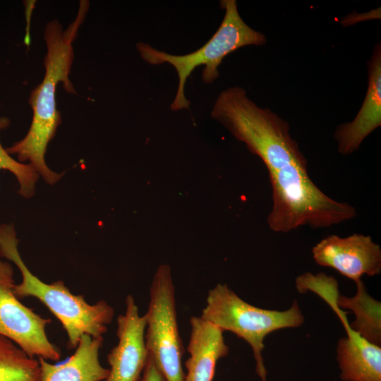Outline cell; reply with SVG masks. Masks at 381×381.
I'll list each match as a JSON object with an SVG mask.
<instances>
[{
  "label": "cell",
  "instance_id": "6da1fadb",
  "mask_svg": "<svg viewBox=\"0 0 381 381\" xmlns=\"http://www.w3.org/2000/svg\"><path fill=\"white\" fill-rule=\"evenodd\" d=\"M222 123L265 164L272 188L270 229L287 233L301 226L329 227L354 218L356 208L324 193L308 175L307 160L289 123L238 93L223 107Z\"/></svg>",
  "mask_w": 381,
  "mask_h": 381
},
{
  "label": "cell",
  "instance_id": "52a82bcc",
  "mask_svg": "<svg viewBox=\"0 0 381 381\" xmlns=\"http://www.w3.org/2000/svg\"><path fill=\"white\" fill-rule=\"evenodd\" d=\"M14 285L12 265L0 260V335L11 340L30 357L59 360L61 350L49 340L45 331L52 320L23 305L14 294Z\"/></svg>",
  "mask_w": 381,
  "mask_h": 381
},
{
  "label": "cell",
  "instance_id": "277c9868",
  "mask_svg": "<svg viewBox=\"0 0 381 381\" xmlns=\"http://www.w3.org/2000/svg\"><path fill=\"white\" fill-rule=\"evenodd\" d=\"M225 10L223 20L213 36L202 47L185 55H172L157 50L145 42L136 48L143 60L151 65L168 63L174 66L179 77V86L171 104L172 111L188 109L190 101L185 96L187 78L198 66L205 65L202 78L205 83L214 82L219 75L218 67L223 59L234 51L248 45H264L266 36L248 25L241 17L235 0H222Z\"/></svg>",
  "mask_w": 381,
  "mask_h": 381
},
{
  "label": "cell",
  "instance_id": "2e32d148",
  "mask_svg": "<svg viewBox=\"0 0 381 381\" xmlns=\"http://www.w3.org/2000/svg\"><path fill=\"white\" fill-rule=\"evenodd\" d=\"M9 124L10 121L7 117H0V131L7 128ZM1 169L9 171L15 176L19 185L18 193L21 196L30 198L34 195L40 175L30 164L14 159L0 143V170Z\"/></svg>",
  "mask_w": 381,
  "mask_h": 381
},
{
  "label": "cell",
  "instance_id": "9a60e30c",
  "mask_svg": "<svg viewBox=\"0 0 381 381\" xmlns=\"http://www.w3.org/2000/svg\"><path fill=\"white\" fill-rule=\"evenodd\" d=\"M38 359L0 335V381H40Z\"/></svg>",
  "mask_w": 381,
  "mask_h": 381
},
{
  "label": "cell",
  "instance_id": "e0dca14e",
  "mask_svg": "<svg viewBox=\"0 0 381 381\" xmlns=\"http://www.w3.org/2000/svg\"><path fill=\"white\" fill-rule=\"evenodd\" d=\"M138 381H166L165 377L149 354Z\"/></svg>",
  "mask_w": 381,
  "mask_h": 381
},
{
  "label": "cell",
  "instance_id": "8992f818",
  "mask_svg": "<svg viewBox=\"0 0 381 381\" xmlns=\"http://www.w3.org/2000/svg\"><path fill=\"white\" fill-rule=\"evenodd\" d=\"M145 315V342L149 355L166 381H183L184 348L177 322L175 288L168 265H161L154 275Z\"/></svg>",
  "mask_w": 381,
  "mask_h": 381
},
{
  "label": "cell",
  "instance_id": "30bf717a",
  "mask_svg": "<svg viewBox=\"0 0 381 381\" xmlns=\"http://www.w3.org/2000/svg\"><path fill=\"white\" fill-rule=\"evenodd\" d=\"M126 311L117 318L119 341L107 355L109 373L104 381H138L146 364V316H140L135 298H126Z\"/></svg>",
  "mask_w": 381,
  "mask_h": 381
},
{
  "label": "cell",
  "instance_id": "5bb4252c",
  "mask_svg": "<svg viewBox=\"0 0 381 381\" xmlns=\"http://www.w3.org/2000/svg\"><path fill=\"white\" fill-rule=\"evenodd\" d=\"M356 294L353 297L338 295L337 304L342 310H351L356 319L350 327L369 342L380 346L381 304L371 297L362 280L356 283Z\"/></svg>",
  "mask_w": 381,
  "mask_h": 381
},
{
  "label": "cell",
  "instance_id": "4fadbf2b",
  "mask_svg": "<svg viewBox=\"0 0 381 381\" xmlns=\"http://www.w3.org/2000/svg\"><path fill=\"white\" fill-rule=\"evenodd\" d=\"M103 337L83 334L73 354L64 362L52 364L37 357L41 373L40 381H104L109 369L103 367L99 359Z\"/></svg>",
  "mask_w": 381,
  "mask_h": 381
},
{
  "label": "cell",
  "instance_id": "ba28073f",
  "mask_svg": "<svg viewBox=\"0 0 381 381\" xmlns=\"http://www.w3.org/2000/svg\"><path fill=\"white\" fill-rule=\"evenodd\" d=\"M333 310L340 319L346 337L337 344V353L340 377L344 381H381V348L363 338L353 329L346 313L337 304L338 284L334 282L321 286L316 293Z\"/></svg>",
  "mask_w": 381,
  "mask_h": 381
},
{
  "label": "cell",
  "instance_id": "9c48e42d",
  "mask_svg": "<svg viewBox=\"0 0 381 381\" xmlns=\"http://www.w3.org/2000/svg\"><path fill=\"white\" fill-rule=\"evenodd\" d=\"M312 254L318 265L334 269L355 284L364 274L373 277L381 272L380 247L368 235H329L313 248Z\"/></svg>",
  "mask_w": 381,
  "mask_h": 381
},
{
  "label": "cell",
  "instance_id": "3957f363",
  "mask_svg": "<svg viewBox=\"0 0 381 381\" xmlns=\"http://www.w3.org/2000/svg\"><path fill=\"white\" fill-rule=\"evenodd\" d=\"M13 224H0V256L12 261L20 270L22 282L13 286L17 298L35 297L61 322L68 335L67 346L75 349L80 337H102L113 320L114 308L105 301L88 303L83 295H75L63 281L47 284L34 275L24 263L18 249Z\"/></svg>",
  "mask_w": 381,
  "mask_h": 381
},
{
  "label": "cell",
  "instance_id": "7a4b0ae2",
  "mask_svg": "<svg viewBox=\"0 0 381 381\" xmlns=\"http://www.w3.org/2000/svg\"><path fill=\"white\" fill-rule=\"evenodd\" d=\"M87 4H80L77 18L64 31L57 20L49 21L44 29L47 54L44 59L45 74L42 81L30 92L29 104L33 115L30 128L20 140L6 148L9 155H16L18 161L29 164L44 181L54 185L63 176L49 169L45 153L61 123L56 109V89L63 83L68 93L76 91L69 79L74 54L72 43L77 36L87 11Z\"/></svg>",
  "mask_w": 381,
  "mask_h": 381
},
{
  "label": "cell",
  "instance_id": "7c38bea8",
  "mask_svg": "<svg viewBox=\"0 0 381 381\" xmlns=\"http://www.w3.org/2000/svg\"><path fill=\"white\" fill-rule=\"evenodd\" d=\"M190 334L185 362L183 381H212L217 361L228 355L229 348L223 331L200 316L190 319Z\"/></svg>",
  "mask_w": 381,
  "mask_h": 381
},
{
  "label": "cell",
  "instance_id": "5b68a950",
  "mask_svg": "<svg viewBox=\"0 0 381 381\" xmlns=\"http://www.w3.org/2000/svg\"><path fill=\"white\" fill-rule=\"evenodd\" d=\"M200 317L223 332L235 334L250 346L256 373L262 381H267L262 354L265 337L279 329L299 327L304 322L296 301L284 311L262 309L243 301L226 284H217L208 291Z\"/></svg>",
  "mask_w": 381,
  "mask_h": 381
},
{
  "label": "cell",
  "instance_id": "8fae6325",
  "mask_svg": "<svg viewBox=\"0 0 381 381\" xmlns=\"http://www.w3.org/2000/svg\"><path fill=\"white\" fill-rule=\"evenodd\" d=\"M368 89L355 118L337 126L334 138L338 152L344 155L356 152L363 140L381 126V45L377 42L368 61Z\"/></svg>",
  "mask_w": 381,
  "mask_h": 381
}]
</instances>
